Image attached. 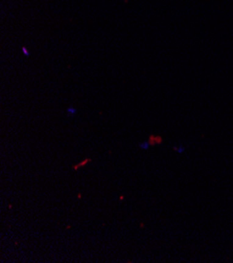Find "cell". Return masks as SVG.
<instances>
[{
  "label": "cell",
  "mask_w": 233,
  "mask_h": 263,
  "mask_svg": "<svg viewBox=\"0 0 233 263\" xmlns=\"http://www.w3.org/2000/svg\"><path fill=\"white\" fill-rule=\"evenodd\" d=\"M138 146L140 147L141 149H143V150H149V147H151V146H149V141L141 143V144H139Z\"/></svg>",
  "instance_id": "cell-4"
},
{
  "label": "cell",
  "mask_w": 233,
  "mask_h": 263,
  "mask_svg": "<svg viewBox=\"0 0 233 263\" xmlns=\"http://www.w3.org/2000/svg\"><path fill=\"white\" fill-rule=\"evenodd\" d=\"M66 112H67L68 117H73V115L77 114V109L73 108V107H68L67 110H66Z\"/></svg>",
  "instance_id": "cell-3"
},
{
  "label": "cell",
  "mask_w": 233,
  "mask_h": 263,
  "mask_svg": "<svg viewBox=\"0 0 233 263\" xmlns=\"http://www.w3.org/2000/svg\"><path fill=\"white\" fill-rule=\"evenodd\" d=\"M124 199V195H120V196H119V200H120V201H122Z\"/></svg>",
  "instance_id": "cell-7"
},
{
  "label": "cell",
  "mask_w": 233,
  "mask_h": 263,
  "mask_svg": "<svg viewBox=\"0 0 233 263\" xmlns=\"http://www.w3.org/2000/svg\"><path fill=\"white\" fill-rule=\"evenodd\" d=\"M22 51H23V54L26 57H29V56H30V54H29V51L27 50V48H26L25 46H22Z\"/></svg>",
  "instance_id": "cell-5"
},
{
  "label": "cell",
  "mask_w": 233,
  "mask_h": 263,
  "mask_svg": "<svg viewBox=\"0 0 233 263\" xmlns=\"http://www.w3.org/2000/svg\"><path fill=\"white\" fill-rule=\"evenodd\" d=\"M149 146L151 147H154L156 145H160L163 143V137L161 135H149Z\"/></svg>",
  "instance_id": "cell-1"
},
{
  "label": "cell",
  "mask_w": 233,
  "mask_h": 263,
  "mask_svg": "<svg viewBox=\"0 0 233 263\" xmlns=\"http://www.w3.org/2000/svg\"><path fill=\"white\" fill-rule=\"evenodd\" d=\"M174 149H175L176 151H178L179 153H182V152H184V150H185V148H184V146H182V145H181V146H180V148H177V147H174Z\"/></svg>",
  "instance_id": "cell-6"
},
{
  "label": "cell",
  "mask_w": 233,
  "mask_h": 263,
  "mask_svg": "<svg viewBox=\"0 0 233 263\" xmlns=\"http://www.w3.org/2000/svg\"><path fill=\"white\" fill-rule=\"evenodd\" d=\"M91 161H92L91 158H85L84 161H80V163H77V164L73 165V166H72V169H73V170H74V171H77L78 169L83 168V167H85L86 165H88L89 163H91Z\"/></svg>",
  "instance_id": "cell-2"
},
{
  "label": "cell",
  "mask_w": 233,
  "mask_h": 263,
  "mask_svg": "<svg viewBox=\"0 0 233 263\" xmlns=\"http://www.w3.org/2000/svg\"><path fill=\"white\" fill-rule=\"evenodd\" d=\"M77 198H78V199L82 198V193H78V194H77Z\"/></svg>",
  "instance_id": "cell-8"
}]
</instances>
